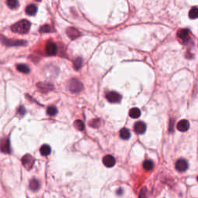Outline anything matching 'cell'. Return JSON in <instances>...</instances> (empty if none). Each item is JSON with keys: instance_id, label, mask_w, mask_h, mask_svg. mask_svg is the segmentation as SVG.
<instances>
[{"instance_id": "cell-25", "label": "cell", "mask_w": 198, "mask_h": 198, "mask_svg": "<svg viewBox=\"0 0 198 198\" xmlns=\"http://www.w3.org/2000/svg\"><path fill=\"white\" fill-rule=\"evenodd\" d=\"M46 113L50 116H55L58 114V108L54 106H50L46 109Z\"/></svg>"}, {"instance_id": "cell-28", "label": "cell", "mask_w": 198, "mask_h": 198, "mask_svg": "<svg viewBox=\"0 0 198 198\" xmlns=\"http://www.w3.org/2000/svg\"><path fill=\"white\" fill-rule=\"evenodd\" d=\"M146 194H147L146 188V187H143V189L141 190L139 198H146Z\"/></svg>"}, {"instance_id": "cell-8", "label": "cell", "mask_w": 198, "mask_h": 198, "mask_svg": "<svg viewBox=\"0 0 198 198\" xmlns=\"http://www.w3.org/2000/svg\"><path fill=\"white\" fill-rule=\"evenodd\" d=\"M175 167H176V170L179 171V172H184L188 168V163H187L186 159H180L176 161Z\"/></svg>"}, {"instance_id": "cell-24", "label": "cell", "mask_w": 198, "mask_h": 198, "mask_svg": "<svg viewBox=\"0 0 198 198\" xmlns=\"http://www.w3.org/2000/svg\"><path fill=\"white\" fill-rule=\"evenodd\" d=\"M189 17L191 19H195L198 17V9L197 7H194L190 10L189 12Z\"/></svg>"}, {"instance_id": "cell-4", "label": "cell", "mask_w": 198, "mask_h": 198, "mask_svg": "<svg viewBox=\"0 0 198 198\" xmlns=\"http://www.w3.org/2000/svg\"><path fill=\"white\" fill-rule=\"evenodd\" d=\"M34 162L35 159L30 154H26L22 158V163L23 165V167L27 170H30L33 167H34Z\"/></svg>"}, {"instance_id": "cell-20", "label": "cell", "mask_w": 198, "mask_h": 198, "mask_svg": "<svg viewBox=\"0 0 198 198\" xmlns=\"http://www.w3.org/2000/svg\"><path fill=\"white\" fill-rule=\"evenodd\" d=\"M16 68L19 72L22 73V74H29L30 71V67H28L26 64H22L17 65Z\"/></svg>"}, {"instance_id": "cell-11", "label": "cell", "mask_w": 198, "mask_h": 198, "mask_svg": "<svg viewBox=\"0 0 198 198\" xmlns=\"http://www.w3.org/2000/svg\"><path fill=\"white\" fill-rule=\"evenodd\" d=\"M176 128L179 131L182 132H187L190 128V122L186 119H183V120L178 122Z\"/></svg>"}, {"instance_id": "cell-29", "label": "cell", "mask_w": 198, "mask_h": 198, "mask_svg": "<svg viewBox=\"0 0 198 198\" xmlns=\"http://www.w3.org/2000/svg\"><path fill=\"white\" fill-rule=\"evenodd\" d=\"M25 112H26V110H25L24 107H22V106H21V107L19 108L18 111H17V113H18V115H21V116H22V115H25Z\"/></svg>"}, {"instance_id": "cell-15", "label": "cell", "mask_w": 198, "mask_h": 198, "mask_svg": "<svg viewBox=\"0 0 198 198\" xmlns=\"http://www.w3.org/2000/svg\"><path fill=\"white\" fill-rule=\"evenodd\" d=\"M37 12V7L34 4H31L29 5L26 8V13L27 15L29 16H34Z\"/></svg>"}, {"instance_id": "cell-16", "label": "cell", "mask_w": 198, "mask_h": 198, "mask_svg": "<svg viewBox=\"0 0 198 198\" xmlns=\"http://www.w3.org/2000/svg\"><path fill=\"white\" fill-rule=\"evenodd\" d=\"M40 153L41 155H43V156H47L50 154L51 152V148L50 147V146L48 145H43L42 146H41L40 149Z\"/></svg>"}, {"instance_id": "cell-19", "label": "cell", "mask_w": 198, "mask_h": 198, "mask_svg": "<svg viewBox=\"0 0 198 198\" xmlns=\"http://www.w3.org/2000/svg\"><path fill=\"white\" fill-rule=\"evenodd\" d=\"M119 135H120V138L124 140H127L130 138L131 136V134H130V132L129 131V129L124 128L121 129L120 132H119Z\"/></svg>"}, {"instance_id": "cell-14", "label": "cell", "mask_w": 198, "mask_h": 198, "mask_svg": "<svg viewBox=\"0 0 198 198\" xmlns=\"http://www.w3.org/2000/svg\"><path fill=\"white\" fill-rule=\"evenodd\" d=\"M37 86L40 89V91L44 93L52 91L54 89V86L49 83H38Z\"/></svg>"}, {"instance_id": "cell-9", "label": "cell", "mask_w": 198, "mask_h": 198, "mask_svg": "<svg viewBox=\"0 0 198 198\" xmlns=\"http://www.w3.org/2000/svg\"><path fill=\"white\" fill-rule=\"evenodd\" d=\"M177 37L184 43L190 40V31L187 29H182L177 32Z\"/></svg>"}, {"instance_id": "cell-1", "label": "cell", "mask_w": 198, "mask_h": 198, "mask_svg": "<svg viewBox=\"0 0 198 198\" xmlns=\"http://www.w3.org/2000/svg\"><path fill=\"white\" fill-rule=\"evenodd\" d=\"M31 23L26 19H22L13 25L11 27L12 31L19 34H26L30 31Z\"/></svg>"}, {"instance_id": "cell-23", "label": "cell", "mask_w": 198, "mask_h": 198, "mask_svg": "<svg viewBox=\"0 0 198 198\" xmlns=\"http://www.w3.org/2000/svg\"><path fill=\"white\" fill-rule=\"evenodd\" d=\"M154 167V163L152 160L148 159V160H146V161L143 163V168L146 170H152Z\"/></svg>"}, {"instance_id": "cell-22", "label": "cell", "mask_w": 198, "mask_h": 198, "mask_svg": "<svg viewBox=\"0 0 198 198\" xmlns=\"http://www.w3.org/2000/svg\"><path fill=\"white\" fill-rule=\"evenodd\" d=\"M6 4L12 9H17L19 6L18 0H6Z\"/></svg>"}, {"instance_id": "cell-2", "label": "cell", "mask_w": 198, "mask_h": 198, "mask_svg": "<svg viewBox=\"0 0 198 198\" xmlns=\"http://www.w3.org/2000/svg\"><path fill=\"white\" fill-rule=\"evenodd\" d=\"M67 89L73 94H78L84 89V85L78 79H71L67 84Z\"/></svg>"}, {"instance_id": "cell-7", "label": "cell", "mask_w": 198, "mask_h": 198, "mask_svg": "<svg viewBox=\"0 0 198 198\" xmlns=\"http://www.w3.org/2000/svg\"><path fill=\"white\" fill-rule=\"evenodd\" d=\"M0 150L3 153H10L9 139L2 138V139H0Z\"/></svg>"}, {"instance_id": "cell-6", "label": "cell", "mask_w": 198, "mask_h": 198, "mask_svg": "<svg viewBox=\"0 0 198 198\" xmlns=\"http://www.w3.org/2000/svg\"><path fill=\"white\" fill-rule=\"evenodd\" d=\"M107 100L111 103H118L122 100V96L115 91H110L106 95Z\"/></svg>"}, {"instance_id": "cell-30", "label": "cell", "mask_w": 198, "mask_h": 198, "mask_svg": "<svg viewBox=\"0 0 198 198\" xmlns=\"http://www.w3.org/2000/svg\"><path fill=\"white\" fill-rule=\"evenodd\" d=\"M36 1H37V2H41V0H36Z\"/></svg>"}, {"instance_id": "cell-3", "label": "cell", "mask_w": 198, "mask_h": 198, "mask_svg": "<svg viewBox=\"0 0 198 198\" xmlns=\"http://www.w3.org/2000/svg\"><path fill=\"white\" fill-rule=\"evenodd\" d=\"M0 42L2 44L6 45L7 46H25L26 45V41L19 40H10L7 39L6 37L0 34Z\"/></svg>"}, {"instance_id": "cell-17", "label": "cell", "mask_w": 198, "mask_h": 198, "mask_svg": "<svg viewBox=\"0 0 198 198\" xmlns=\"http://www.w3.org/2000/svg\"><path fill=\"white\" fill-rule=\"evenodd\" d=\"M40 182L37 179H33L30 182V189L32 191H37L40 188Z\"/></svg>"}, {"instance_id": "cell-13", "label": "cell", "mask_w": 198, "mask_h": 198, "mask_svg": "<svg viewBox=\"0 0 198 198\" xmlns=\"http://www.w3.org/2000/svg\"><path fill=\"white\" fill-rule=\"evenodd\" d=\"M146 130V126L144 122H138L134 126V131L138 134H143Z\"/></svg>"}, {"instance_id": "cell-12", "label": "cell", "mask_w": 198, "mask_h": 198, "mask_svg": "<svg viewBox=\"0 0 198 198\" xmlns=\"http://www.w3.org/2000/svg\"><path fill=\"white\" fill-rule=\"evenodd\" d=\"M103 163L106 167H112L115 164V159L111 155H107L103 158Z\"/></svg>"}, {"instance_id": "cell-10", "label": "cell", "mask_w": 198, "mask_h": 198, "mask_svg": "<svg viewBox=\"0 0 198 198\" xmlns=\"http://www.w3.org/2000/svg\"><path fill=\"white\" fill-rule=\"evenodd\" d=\"M67 35L70 37L71 40H75L81 36V33L77 30L76 28L69 27L67 29Z\"/></svg>"}, {"instance_id": "cell-26", "label": "cell", "mask_w": 198, "mask_h": 198, "mask_svg": "<svg viewBox=\"0 0 198 198\" xmlns=\"http://www.w3.org/2000/svg\"><path fill=\"white\" fill-rule=\"evenodd\" d=\"M82 62H83V60L81 58H78L74 62V67L75 68V70H78L82 66Z\"/></svg>"}, {"instance_id": "cell-27", "label": "cell", "mask_w": 198, "mask_h": 198, "mask_svg": "<svg viewBox=\"0 0 198 198\" xmlns=\"http://www.w3.org/2000/svg\"><path fill=\"white\" fill-rule=\"evenodd\" d=\"M75 128L77 129L79 131H83L84 129V125L83 122L81 120H77L76 122L74 123Z\"/></svg>"}, {"instance_id": "cell-21", "label": "cell", "mask_w": 198, "mask_h": 198, "mask_svg": "<svg viewBox=\"0 0 198 198\" xmlns=\"http://www.w3.org/2000/svg\"><path fill=\"white\" fill-rule=\"evenodd\" d=\"M54 32V29L50 26V25H43L40 28V33L41 34H45V33H52Z\"/></svg>"}, {"instance_id": "cell-18", "label": "cell", "mask_w": 198, "mask_h": 198, "mask_svg": "<svg viewBox=\"0 0 198 198\" xmlns=\"http://www.w3.org/2000/svg\"><path fill=\"white\" fill-rule=\"evenodd\" d=\"M129 116L132 119H138L141 115V111L137 108H133L129 111Z\"/></svg>"}, {"instance_id": "cell-5", "label": "cell", "mask_w": 198, "mask_h": 198, "mask_svg": "<svg viewBox=\"0 0 198 198\" xmlns=\"http://www.w3.org/2000/svg\"><path fill=\"white\" fill-rule=\"evenodd\" d=\"M45 50L49 56H54L58 53V46L53 41H48L45 46Z\"/></svg>"}]
</instances>
